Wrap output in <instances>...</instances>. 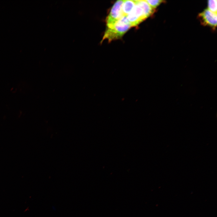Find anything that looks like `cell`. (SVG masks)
Instances as JSON below:
<instances>
[{
	"instance_id": "4",
	"label": "cell",
	"mask_w": 217,
	"mask_h": 217,
	"mask_svg": "<svg viewBox=\"0 0 217 217\" xmlns=\"http://www.w3.org/2000/svg\"><path fill=\"white\" fill-rule=\"evenodd\" d=\"M217 14L214 13L208 9H204L200 13L198 17L201 24L209 27L212 29H215L217 26Z\"/></svg>"
},
{
	"instance_id": "2",
	"label": "cell",
	"mask_w": 217,
	"mask_h": 217,
	"mask_svg": "<svg viewBox=\"0 0 217 217\" xmlns=\"http://www.w3.org/2000/svg\"><path fill=\"white\" fill-rule=\"evenodd\" d=\"M124 0H118L115 2L106 19L107 27L113 26L122 17L121 8Z\"/></svg>"
},
{
	"instance_id": "8",
	"label": "cell",
	"mask_w": 217,
	"mask_h": 217,
	"mask_svg": "<svg viewBox=\"0 0 217 217\" xmlns=\"http://www.w3.org/2000/svg\"><path fill=\"white\" fill-rule=\"evenodd\" d=\"M146 1L153 9H155L160 5L162 3L164 2L165 1L161 0H146Z\"/></svg>"
},
{
	"instance_id": "7",
	"label": "cell",
	"mask_w": 217,
	"mask_h": 217,
	"mask_svg": "<svg viewBox=\"0 0 217 217\" xmlns=\"http://www.w3.org/2000/svg\"><path fill=\"white\" fill-rule=\"evenodd\" d=\"M208 9L211 11L217 14V1L216 0H209L208 1Z\"/></svg>"
},
{
	"instance_id": "6",
	"label": "cell",
	"mask_w": 217,
	"mask_h": 217,
	"mask_svg": "<svg viewBox=\"0 0 217 217\" xmlns=\"http://www.w3.org/2000/svg\"><path fill=\"white\" fill-rule=\"evenodd\" d=\"M135 4L134 0H124L121 8L123 16H126L132 10Z\"/></svg>"
},
{
	"instance_id": "5",
	"label": "cell",
	"mask_w": 217,
	"mask_h": 217,
	"mask_svg": "<svg viewBox=\"0 0 217 217\" xmlns=\"http://www.w3.org/2000/svg\"><path fill=\"white\" fill-rule=\"evenodd\" d=\"M135 4L139 5L143 9L146 18L151 16L154 12V9L146 0H134Z\"/></svg>"
},
{
	"instance_id": "3",
	"label": "cell",
	"mask_w": 217,
	"mask_h": 217,
	"mask_svg": "<svg viewBox=\"0 0 217 217\" xmlns=\"http://www.w3.org/2000/svg\"><path fill=\"white\" fill-rule=\"evenodd\" d=\"M126 17L131 27L137 26L146 19L143 9L137 4Z\"/></svg>"
},
{
	"instance_id": "1",
	"label": "cell",
	"mask_w": 217,
	"mask_h": 217,
	"mask_svg": "<svg viewBox=\"0 0 217 217\" xmlns=\"http://www.w3.org/2000/svg\"><path fill=\"white\" fill-rule=\"evenodd\" d=\"M131 27L126 16H123L113 26L107 27L101 41L105 39L111 41L120 39Z\"/></svg>"
}]
</instances>
